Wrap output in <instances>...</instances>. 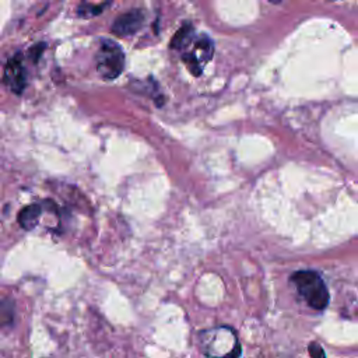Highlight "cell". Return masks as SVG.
<instances>
[{"label":"cell","instance_id":"obj_8","mask_svg":"<svg viewBox=\"0 0 358 358\" xmlns=\"http://www.w3.org/2000/svg\"><path fill=\"white\" fill-rule=\"evenodd\" d=\"M109 6V3H103V4H88V3H83L78 8H77V14L83 18H90V17H95L99 13H102V10Z\"/></svg>","mask_w":358,"mask_h":358},{"label":"cell","instance_id":"obj_9","mask_svg":"<svg viewBox=\"0 0 358 358\" xmlns=\"http://www.w3.org/2000/svg\"><path fill=\"white\" fill-rule=\"evenodd\" d=\"M308 350H309V354L312 358H326L322 345H319L317 343H310Z\"/></svg>","mask_w":358,"mask_h":358},{"label":"cell","instance_id":"obj_5","mask_svg":"<svg viewBox=\"0 0 358 358\" xmlns=\"http://www.w3.org/2000/svg\"><path fill=\"white\" fill-rule=\"evenodd\" d=\"M3 80L11 92H14L17 95L22 94V91L27 85V71H25V67L18 55L8 59L6 69H4Z\"/></svg>","mask_w":358,"mask_h":358},{"label":"cell","instance_id":"obj_6","mask_svg":"<svg viewBox=\"0 0 358 358\" xmlns=\"http://www.w3.org/2000/svg\"><path fill=\"white\" fill-rule=\"evenodd\" d=\"M144 22V13L141 10H130L127 13L120 14L113 25L112 32L117 36H130L136 34Z\"/></svg>","mask_w":358,"mask_h":358},{"label":"cell","instance_id":"obj_2","mask_svg":"<svg viewBox=\"0 0 358 358\" xmlns=\"http://www.w3.org/2000/svg\"><path fill=\"white\" fill-rule=\"evenodd\" d=\"M197 341L207 358H239L242 354L238 336L229 326L206 329L199 333Z\"/></svg>","mask_w":358,"mask_h":358},{"label":"cell","instance_id":"obj_4","mask_svg":"<svg viewBox=\"0 0 358 358\" xmlns=\"http://www.w3.org/2000/svg\"><path fill=\"white\" fill-rule=\"evenodd\" d=\"M96 71L102 80L110 81L117 78L124 67V53L112 39H101L95 55Z\"/></svg>","mask_w":358,"mask_h":358},{"label":"cell","instance_id":"obj_7","mask_svg":"<svg viewBox=\"0 0 358 358\" xmlns=\"http://www.w3.org/2000/svg\"><path fill=\"white\" fill-rule=\"evenodd\" d=\"M41 214H42L41 204H28V206H25L24 208L20 210L18 217H17L20 227L27 229V231L35 228L39 222Z\"/></svg>","mask_w":358,"mask_h":358},{"label":"cell","instance_id":"obj_1","mask_svg":"<svg viewBox=\"0 0 358 358\" xmlns=\"http://www.w3.org/2000/svg\"><path fill=\"white\" fill-rule=\"evenodd\" d=\"M171 46L182 52V60L192 74H201L214 53V43L207 34L196 35L190 24H185L173 36Z\"/></svg>","mask_w":358,"mask_h":358},{"label":"cell","instance_id":"obj_3","mask_svg":"<svg viewBox=\"0 0 358 358\" xmlns=\"http://www.w3.org/2000/svg\"><path fill=\"white\" fill-rule=\"evenodd\" d=\"M291 282L298 295L315 310H322L329 303V291L322 277L312 270H301L291 275Z\"/></svg>","mask_w":358,"mask_h":358}]
</instances>
